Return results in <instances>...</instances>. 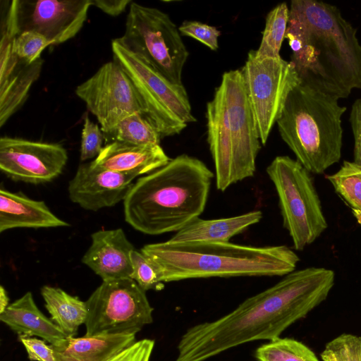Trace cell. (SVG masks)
I'll list each match as a JSON object with an SVG mask.
<instances>
[{
  "label": "cell",
  "instance_id": "obj_17",
  "mask_svg": "<svg viewBox=\"0 0 361 361\" xmlns=\"http://www.w3.org/2000/svg\"><path fill=\"white\" fill-rule=\"evenodd\" d=\"M92 243L82 262L102 281L130 278V253L135 250L121 228L99 230L91 235Z\"/></svg>",
  "mask_w": 361,
  "mask_h": 361
},
{
  "label": "cell",
  "instance_id": "obj_21",
  "mask_svg": "<svg viewBox=\"0 0 361 361\" xmlns=\"http://www.w3.org/2000/svg\"><path fill=\"white\" fill-rule=\"evenodd\" d=\"M135 342V334H105L67 338L51 345L56 361H106Z\"/></svg>",
  "mask_w": 361,
  "mask_h": 361
},
{
  "label": "cell",
  "instance_id": "obj_27",
  "mask_svg": "<svg viewBox=\"0 0 361 361\" xmlns=\"http://www.w3.org/2000/svg\"><path fill=\"white\" fill-rule=\"evenodd\" d=\"M326 178L352 211H361V166L343 161L339 170Z\"/></svg>",
  "mask_w": 361,
  "mask_h": 361
},
{
  "label": "cell",
  "instance_id": "obj_29",
  "mask_svg": "<svg viewBox=\"0 0 361 361\" xmlns=\"http://www.w3.org/2000/svg\"><path fill=\"white\" fill-rule=\"evenodd\" d=\"M323 361H361V336L342 334L326 343Z\"/></svg>",
  "mask_w": 361,
  "mask_h": 361
},
{
  "label": "cell",
  "instance_id": "obj_25",
  "mask_svg": "<svg viewBox=\"0 0 361 361\" xmlns=\"http://www.w3.org/2000/svg\"><path fill=\"white\" fill-rule=\"evenodd\" d=\"M289 8L286 3L278 4L267 15L265 27L259 48L255 50L258 58H280V50L288 27Z\"/></svg>",
  "mask_w": 361,
  "mask_h": 361
},
{
  "label": "cell",
  "instance_id": "obj_11",
  "mask_svg": "<svg viewBox=\"0 0 361 361\" xmlns=\"http://www.w3.org/2000/svg\"><path fill=\"white\" fill-rule=\"evenodd\" d=\"M240 71L260 141L265 145L289 94L301 80L290 61L260 59L255 50L249 51Z\"/></svg>",
  "mask_w": 361,
  "mask_h": 361
},
{
  "label": "cell",
  "instance_id": "obj_35",
  "mask_svg": "<svg viewBox=\"0 0 361 361\" xmlns=\"http://www.w3.org/2000/svg\"><path fill=\"white\" fill-rule=\"evenodd\" d=\"M349 122L354 139L353 161L361 166V98L352 104Z\"/></svg>",
  "mask_w": 361,
  "mask_h": 361
},
{
  "label": "cell",
  "instance_id": "obj_4",
  "mask_svg": "<svg viewBox=\"0 0 361 361\" xmlns=\"http://www.w3.org/2000/svg\"><path fill=\"white\" fill-rule=\"evenodd\" d=\"M140 251L159 270L163 283L191 279L285 276L298 255L286 245L252 246L230 242L168 240L144 245Z\"/></svg>",
  "mask_w": 361,
  "mask_h": 361
},
{
  "label": "cell",
  "instance_id": "obj_16",
  "mask_svg": "<svg viewBox=\"0 0 361 361\" xmlns=\"http://www.w3.org/2000/svg\"><path fill=\"white\" fill-rule=\"evenodd\" d=\"M0 126L18 110L27 97L32 84L37 80L43 60L32 64L13 54L8 37L1 33L0 43Z\"/></svg>",
  "mask_w": 361,
  "mask_h": 361
},
{
  "label": "cell",
  "instance_id": "obj_24",
  "mask_svg": "<svg viewBox=\"0 0 361 361\" xmlns=\"http://www.w3.org/2000/svg\"><path fill=\"white\" fill-rule=\"evenodd\" d=\"M104 136L105 145L118 142L140 146L160 145L161 138L156 128L140 113L124 117Z\"/></svg>",
  "mask_w": 361,
  "mask_h": 361
},
{
  "label": "cell",
  "instance_id": "obj_37",
  "mask_svg": "<svg viewBox=\"0 0 361 361\" xmlns=\"http://www.w3.org/2000/svg\"><path fill=\"white\" fill-rule=\"evenodd\" d=\"M9 298L3 286H0V314L9 305Z\"/></svg>",
  "mask_w": 361,
  "mask_h": 361
},
{
  "label": "cell",
  "instance_id": "obj_2",
  "mask_svg": "<svg viewBox=\"0 0 361 361\" xmlns=\"http://www.w3.org/2000/svg\"><path fill=\"white\" fill-rule=\"evenodd\" d=\"M301 82L340 99L361 89L357 29L332 4L293 0L285 35Z\"/></svg>",
  "mask_w": 361,
  "mask_h": 361
},
{
  "label": "cell",
  "instance_id": "obj_7",
  "mask_svg": "<svg viewBox=\"0 0 361 361\" xmlns=\"http://www.w3.org/2000/svg\"><path fill=\"white\" fill-rule=\"evenodd\" d=\"M113 59L132 81L143 105L146 118L161 137L179 134L196 121L183 85L172 82L141 55L116 38L111 42Z\"/></svg>",
  "mask_w": 361,
  "mask_h": 361
},
{
  "label": "cell",
  "instance_id": "obj_3",
  "mask_svg": "<svg viewBox=\"0 0 361 361\" xmlns=\"http://www.w3.org/2000/svg\"><path fill=\"white\" fill-rule=\"evenodd\" d=\"M214 177L200 159L178 155L133 184L123 201L125 220L147 235L177 232L202 214Z\"/></svg>",
  "mask_w": 361,
  "mask_h": 361
},
{
  "label": "cell",
  "instance_id": "obj_30",
  "mask_svg": "<svg viewBox=\"0 0 361 361\" xmlns=\"http://www.w3.org/2000/svg\"><path fill=\"white\" fill-rule=\"evenodd\" d=\"M133 279L145 292L149 290H161L164 288L159 269L140 250H133L130 253Z\"/></svg>",
  "mask_w": 361,
  "mask_h": 361
},
{
  "label": "cell",
  "instance_id": "obj_28",
  "mask_svg": "<svg viewBox=\"0 0 361 361\" xmlns=\"http://www.w3.org/2000/svg\"><path fill=\"white\" fill-rule=\"evenodd\" d=\"M1 33L8 37L13 54L29 64L39 60L43 50L52 45L44 35L35 31H25L13 37Z\"/></svg>",
  "mask_w": 361,
  "mask_h": 361
},
{
  "label": "cell",
  "instance_id": "obj_1",
  "mask_svg": "<svg viewBox=\"0 0 361 361\" xmlns=\"http://www.w3.org/2000/svg\"><path fill=\"white\" fill-rule=\"evenodd\" d=\"M334 282L329 269L295 270L228 314L188 328L178 343L176 361H205L244 343L279 338L327 298Z\"/></svg>",
  "mask_w": 361,
  "mask_h": 361
},
{
  "label": "cell",
  "instance_id": "obj_19",
  "mask_svg": "<svg viewBox=\"0 0 361 361\" xmlns=\"http://www.w3.org/2000/svg\"><path fill=\"white\" fill-rule=\"evenodd\" d=\"M69 224L56 216L44 201L0 190V233L16 228H54Z\"/></svg>",
  "mask_w": 361,
  "mask_h": 361
},
{
  "label": "cell",
  "instance_id": "obj_32",
  "mask_svg": "<svg viewBox=\"0 0 361 361\" xmlns=\"http://www.w3.org/2000/svg\"><path fill=\"white\" fill-rule=\"evenodd\" d=\"M178 30L182 35L194 38L211 50L216 51L219 48L218 38L221 32L214 26L195 20H185Z\"/></svg>",
  "mask_w": 361,
  "mask_h": 361
},
{
  "label": "cell",
  "instance_id": "obj_33",
  "mask_svg": "<svg viewBox=\"0 0 361 361\" xmlns=\"http://www.w3.org/2000/svg\"><path fill=\"white\" fill-rule=\"evenodd\" d=\"M154 341L149 338L135 341L106 361H149Z\"/></svg>",
  "mask_w": 361,
  "mask_h": 361
},
{
  "label": "cell",
  "instance_id": "obj_5",
  "mask_svg": "<svg viewBox=\"0 0 361 361\" xmlns=\"http://www.w3.org/2000/svg\"><path fill=\"white\" fill-rule=\"evenodd\" d=\"M207 142L216 188L252 177L260 139L240 70L225 72L207 104Z\"/></svg>",
  "mask_w": 361,
  "mask_h": 361
},
{
  "label": "cell",
  "instance_id": "obj_9",
  "mask_svg": "<svg viewBox=\"0 0 361 361\" xmlns=\"http://www.w3.org/2000/svg\"><path fill=\"white\" fill-rule=\"evenodd\" d=\"M119 39L170 81L183 84L182 72L189 52L168 14L132 1L124 34Z\"/></svg>",
  "mask_w": 361,
  "mask_h": 361
},
{
  "label": "cell",
  "instance_id": "obj_23",
  "mask_svg": "<svg viewBox=\"0 0 361 361\" xmlns=\"http://www.w3.org/2000/svg\"><path fill=\"white\" fill-rule=\"evenodd\" d=\"M41 294L51 320L67 337L76 335L79 326L87 317L86 302L60 288L44 286Z\"/></svg>",
  "mask_w": 361,
  "mask_h": 361
},
{
  "label": "cell",
  "instance_id": "obj_10",
  "mask_svg": "<svg viewBox=\"0 0 361 361\" xmlns=\"http://www.w3.org/2000/svg\"><path fill=\"white\" fill-rule=\"evenodd\" d=\"M85 302L87 336L136 334L153 322L145 291L130 278L102 281Z\"/></svg>",
  "mask_w": 361,
  "mask_h": 361
},
{
  "label": "cell",
  "instance_id": "obj_38",
  "mask_svg": "<svg viewBox=\"0 0 361 361\" xmlns=\"http://www.w3.org/2000/svg\"><path fill=\"white\" fill-rule=\"evenodd\" d=\"M357 223L361 226V211H352Z\"/></svg>",
  "mask_w": 361,
  "mask_h": 361
},
{
  "label": "cell",
  "instance_id": "obj_8",
  "mask_svg": "<svg viewBox=\"0 0 361 361\" xmlns=\"http://www.w3.org/2000/svg\"><path fill=\"white\" fill-rule=\"evenodd\" d=\"M279 197L283 226L296 250H302L327 228L311 173L288 156H277L266 169Z\"/></svg>",
  "mask_w": 361,
  "mask_h": 361
},
{
  "label": "cell",
  "instance_id": "obj_26",
  "mask_svg": "<svg viewBox=\"0 0 361 361\" xmlns=\"http://www.w3.org/2000/svg\"><path fill=\"white\" fill-rule=\"evenodd\" d=\"M258 361H319L314 352L300 341L277 338L259 346L255 352Z\"/></svg>",
  "mask_w": 361,
  "mask_h": 361
},
{
  "label": "cell",
  "instance_id": "obj_18",
  "mask_svg": "<svg viewBox=\"0 0 361 361\" xmlns=\"http://www.w3.org/2000/svg\"><path fill=\"white\" fill-rule=\"evenodd\" d=\"M170 160L160 145L140 146L114 142L105 145L92 161L99 168L139 176L152 173Z\"/></svg>",
  "mask_w": 361,
  "mask_h": 361
},
{
  "label": "cell",
  "instance_id": "obj_31",
  "mask_svg": "<svg viewBox=\"0 0 361 361\" xmlns=\"http://www.w3.org/2000/svg\"><path fill=\"white\" fill-rule=\"evenodd\" d=\"M104 141L102 130L86 114L81 134L80 160L84 161L97 157L104 147Z\"/></svg>",
  "mask_w": 361,
  "mask_h": 361
},
{
  "label": "cell",
  "instance_id": "obj_12",
  "mask_svg": "<svg viewBox=\"0 0 361 361\" xmlns=\"http://www.w3.org/2000/svg\"><path fill=\"white\" fill-rule=\"evenodd\" d=\"M6 6L1 32L13 37L35 31L57 45L80 32L92 5L90 0H13Z\"/></svg>",
  "mask_w": 361,
  "mask_h": 361
},
{
  "label": "cell",
  "instance_id": "obj_6",
  "mask_svg": "<svg viewBox=\"0 0 361 361\" xmlns=\"http://www.w3.org/2000/svg\"><path fill=\"white\" fill-rule=\"evenodd\" d=\"M338 100L300 82L289 94L276 122L283 142L311 173H324L341 158V118L347 108Z\"/></svg>",
  "mask_w": 361,
  "mask_h": 361
},
{
  "label": "cell",
  "instance_id": "obj_34",
  "mask_svg": "<svg viewBox=\"0 0 361 361\" xmlns=\"http://www.w3.org/2000/svg\"><path fill=\"white\" fill-rule=\"evenodd\" d=\"M18 338L24 345L31 361H56L54 352L51 344L47 345L44 341L20 334Z\"/></svg>",
  "mask_w": 361,
  "mask_h": 361
},
{
  "label": "cell",
  "instance_id": "obj_22",
  "mask_svg": "<svg viewBox=\"0 0 361 361\" xmlns=\"http://www.w3.org/2000/svg\"><path fill=\"white\" fill-rule=\"evenodd\" d=\"M262 218L259 210L216 219L192 220L168 240L170 243L229 242L230 239L259 223Z\"/></svg>",
  "mask_w": 361,
  "mask_h": 361
},
{
  "label": "cell",
  "instance_id": "obj_14",
  "mask_svg": "<svg viewBox=\"0 0 361 361\" xmlns=\"http://www.w3.org/2000/svg\"><path fill=\"white\" fill-rule=\"evenodd\" d=\"M67 161V151L59 144L8 136L0 139V169L14 180L50 182L62 173Z\"/></svg>",
  "mask_w": 361,
  "mask_h": 361
},
{
  "label": "cell",
  "instance_id": "obj_20",
  "mask_svg": "<svg viewBox=\"0 0 361 361\" xmlns=\"http://www.w3.org/2000/svg\"><path fill=\"white\" fill-rule=\"evenodd\" d=\"M0 320L18 335L39 336L54 346L67 338L62 330L39 310L31 292L10 304L0 314Z\"/></svg>",
  "mask_w": 361,
  "mask_h": 361
},
{
  "label": "cell",
  "instance_id": "obj_13",
  "mask_svg": "<svg viewBox=\"0 0 361 361\" xmlns=\"http://www.w3.org/2000/svg\"><path fill=\"white\" fill-rule=\"evenodd\" d=\"M76 95L97 118L103 133L120 120L134 114L145 116L140 98L128 75L113 59L77 86Z\"/></svg>",
  "mask_w": 361,
  "mask_h": 361
},
{
  "label": "cell",
  "instance_id": "obj_36",
  "mask_svg": "<svg viewBox=\"0 0 361 361\" xmlns=\"http://www.w3.org/2000/svg\"><path fill=\"white\" fill-rule=\"evenodd\" d=\"M90 1L92 6H96L111 16L120 15L126 10L128 5L132 3L131 0H90Z\"/></svg>",
  "mask_w": 361,
  "mask_h": 361
},
{
  "label": "cell",
  "instance_id": "obj_15",
  "mask_svg": "<svg viewBox=\"0 0 361 361\" xmlns=\"http://www.w3.org/2000/svg\"><path fill=\"white\" fill-rule=\"evenodd\" d=\"M136 177L99 168L92 161L82 164L69 181V198L86 210L111 207L125 200Z\"/></svg>",
  "mask_w": 361,
  "mask_h": 361
}]
</instances>
